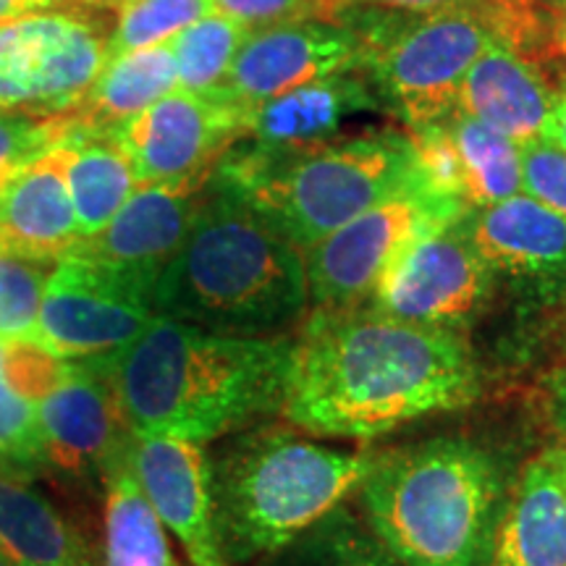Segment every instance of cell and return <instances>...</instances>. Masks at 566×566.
<instances>
[{"mask_svg":"<svg viewBox=\"0 0 566 566\" xmlns=\"http://www.w3.org/2000/svg\"><path fill=\"white\" fill-rule=\"evenodd\" d=\"M543 134H546L548 139H554L558 147H564V150H566V80H564L562 87L556 90L554 111H551Z\"/></svg>","mask_w":566,"mask_h":566,"instance_id":"cell-39","label":"cell"},{"mask_svg":"<svg viewBox=\"0 0 566 566\" xmlns=\"http://www.w3.org/2000/svg\"><path fill=\"white\" fill-rule=\"evenodd\" d=\"M564 449H566V446H564Z\"/></svg>","mask_w":566,"mask_h":566,"instance_id":"cell-41","label":"cell"},{"mask_svg":"<svg viewBox=\"0 0 566 566\" xmlns=\"http://www.w3.org/2000/svg\"><path fill=\"white\" fill-rule=\"evenodd\" d=\"M556 90L530 55L499 42L464 74L457 111L493 126L520 145L546 129Z\"/></svg>","mask_w":566,"mask_h":566,"instance_id":"cell-21","label":"cell"},{"mask_svg":"<svg viewBox=\"0 0 566 566\" xmlns=\"http://www.w3.org/2000/svg\"><path fill=\"white\" fill-rule=\"evenodd\" d=\"M103 566H181L132 462L105 483Z\"/></svg>","mask_w":566,"mask_h":566,"instance_id":"cell-25","label":"cell"},{"mask_svg":"<svg viewBox=\"0 0 566 566\" xmlns=\"http://www.w3.org/2000/svg\"><path fill=\"white\" fill-rule=\"evenodd\" d=\"M111 137L129 158L139 187L212 176L223 155L242 142V111L216 97L174 90Z\"/></svg>","mask_w":566,"mask_h":566,"instance_id":"cell-14","label":"cell"},{"mask_svg":"<svg viewBox=\"0 0 566 566\" xmlns=\"http://www.w3.org/2000/svg\"><path fill=\"white\" fill-rule=\"evenodd\" d=\"M247 32L239 21L212 11L171 40L179 90L212 97L223 87Z\"/></svg>","mask_w":566,"mask_h":566,"instance_id":"cell-28","label":"cell"},{"mask_svg":"<svg viewBox=\"0 0 566 566\" xmlns=\"http://www.w3.org/2000/svg\"><path fill=\"white\" fill-rule=\"evenodd\" d=\"M212 176L142 184L116 218L95 237L82 239L74 252L158 283L163 268L192 233L212 192Z\"/></svg>","mask_w":566,"mask_h":566,"instance_id":"cell-15","label":"cell"},{"mask_svg":"<svg viewBox=\"0 0 566 566\" xmlns=\"http://www.w3.org/2000/svg\"><path fill=\"white\" fill-rule=\"evenodd\" d=\"M386 111L365 71H349L242 111V142L268 150L313 147L342 137L354 118Z\"/></svg>","mask_w":566,"mask_h":566,"instance_id":"cell-18","label":"cell"},{"mask_svg":"<svg viewBox=\"0 0 566 566\" xmlns=\"http://www.w3.org/2000/svg\"><path fill=\"white\" fill-rule=\"evenodd\" d=\"M66 137V116L38 118L27 113H0V192L30 163L51 153Z\"/></svg>","mask_w":566,"mask_h":566,"instance_id":"cell-33","label":"cell"},{"mask_svg":"<svg viewBox=\"0 0 566 566\" xmlns=\"http://www.w3.org/2000/svg\"><path fill=\"white\" fill-rule=\"evenodd\" d=\"M409 132L373 129L296 150L237 142L212 176L300 250L420 181Z\"/></svg>","mask_w":566,"mask_h":566,"instance_id":"cell-5","label":"cell"},{"mask_svg":"<svg viewBox=\"0 0 566 566\" xmlns=\"http://www.w3.org/2000/svg\"><path fill=\"white\" fill-rule=\"evenodd\" d=\"M294 338H237L155 317L101 357L134 436L221 441L281 415Z\"/></svg>","mask_w":566,"mask_h":566,"instance_id":"cell-2","label":"cell"},{"mask_svg":"<svg viewBox=\"0 0 566 566\" xmlns=\"http://www.w3.org/2000/svg\"><path fill=\"white\" fill-rule=\"evenodd\" d=\"M480 370L462 334L378 310H310L292 342L281 417L321 438L370 441L478 399Z\"/></svg>","mask_w":566,"mask_h":566,"instance_id":"cell-1","label":"cell"},{"mask_svg":"<svg viewBox=\"0 0 566 566\" xmlns=\"http://www.w3.org/2000/svg\"><path fill=\"white\" fill-rule=\"evenodd\" d=\"M548 412L551 422L566 438V365L548 378Z\"/></svg>","mask_w":566,"mask_h":566,"instance_id":"cell-38","label":"cell"},{"mask_svg":"<svg viewBox=\"0 0 566 566\" xmlns=\"http://www.w3.org/2000/svg\"><path fill=\"white\" fill-rule=\"evenodd\" d=\"M108 6L113 11L116 0H0V21H9L32 11H45V9H66V6Z\"/></svg>","mask_w":566,"mask_h":566,"instance_id":"cell-37","label":"cell"},{"mask_svg":"<svg viewBox=\"0 0 566 566\" xmlns=\"http://www.w3.org/2000/svg\"><path fill=\"white\" fill-rule=\"evenodd\" d=\"M250 566H401L367 527L365 516L338 506L289 546Z\"/></svg>","mask_w":566,"mask_h":566,"instance_id":"cell-27","label":"cell"},{"mask_svg":"<svg viewBox=\"0 0 566 566\" xmlns=\"http://www.w3.org/2000/svg\"><path fill=\"white\" fill-rule=\"evenodd\" d=\"M365 48L344 21H289L247 34L216 101L247 111L310 82L363 71Z\"/></svg>","mask_w":566,"mask_h":566,"instance_id":"cell-13","label":"cell"},{"mask_svg":"<svg viewBox=\"0 0 566 566\" xmlns=\"http://www.w3.org/2000/svg\"><path fill=\"white\" fill-rule=\"evenodd\" d=\"M174 90L179 76L171 42L108 59L82 103L66 113L69 137H111Z\"/></svg>","mask_w":566,"mask_h":566,"instance_id":"cell-23","label":"cell"},{"mask_svg":"<svg viewBox=\"0 0 566 566\" xmlns=\"http://www.w3.org/2000/svg\"><path fill=\"white\" fill-rule=\"evenodd\" d=\"M342 21L363 40L365 76L407 132L451 116L472 63L499 42L509 45L493 19L472 11H401L352 3Z\"/></svg>","mask_w":566,"mask_h":566,"instance_id":"cell-7","label":"cell"},{"mask_svg":"<svg viewBox=\"0 0 566 566\" xmlns=\"http://www.w3.org/2000/svg\"><path fill=\"white\" fill-rule=\"evenodd\" d=\"M216 11L212 0H116L108 59L166 45L176 34Z\"/></svg>","mask_w":566,"mask_h":566,"instance_id":"cell-29","label":"cell"},{"mask_svg":"<svg viewBox=\"0 0 566 566\" xmlns=\"http://www.w3.org/2000/svg\"><path fill=\"white\" fill-rule=\"evenodd\" d=\"M443 126L457 150L462 200L470 208H488L522 195L520 147L514 139L462 111L446 116Z\"/></svg>","mask_w":566,"mask_h":566,"instance_id":"cell-26","label":"cell"},{"mask_svg":"<svg viewBox=\"0 0 566 566\" xmlns=\"http://www.w3.org/2000/svg\"><path fill=\"white\" fill-rule=\"evenodd\" d=\"M491 566H566V449L541 451L509 495Z\"/></svg>","mask_w":566,"mask_h":566,"instance_id":"cell-20","label":"cell"},{"mask_svg":"<svg viewBox=\"0 0 566 566\" xmlns=\"http://www.w3.org/2000/svg\"><path fill=\"white\" fill-rule=\"evenodd\" d=\"M111 30L101 6L0 21V113L59 118L74 111L108 63Z\"/></svg>","mask_w":566,"mask_h":566,"instance_id":"cell-8","label":"cell"},{"mask_svg":"<svg viewBox=\"0 0 566 566\" xmlns=\"http://www.w3.org/2000/svg\"><path fill=\"white\" fill-rule=\"evenodd\" d=\"M472 233V208L420 239L378 283L367 307L396 321L462 334L483 315L495 289Z\"/></svg>","mask_w":566,"mask_h":566,"instance_id":"cell-11","label":"cell"},{"mask_svg":"<svg viewBox=\"0 0 566 566\" xmlns=\"http://www.w3.org/2000/svg\"><path fill=\"white\" fill-rule=\"evenodd\" d=\"M0 566H13L11 562H9V558H6L3 554H0Z\"/></svg>","mask_w":566,"mask_h":566,"instance_id":"cell-40","label":"cell"},{"mask_svg":"<svg viewBox=\"0 0 566 566\" xmlns=\"http://www.w3.org/2000/svg\"><path fill=\"white\" fill-rule=\"evenodd\" d=\"M470 210L462 197L420 179L405 192L373 205L342 229L304 250L310 310L363 307L396 260Z\"/></svg>","mask_w":566,"mask_h":566,"instance_id":"cell-9","label":"cell"},{"mask_svg":"<svg viewBox=\"0 0 566 566\" xmlns=\"http://www.w3.org/2000/svg\"><path fill=\"white\" fill-rule=\"evenodd\" d=\"M0 554L13 566H97L90 535L27 483L0 472Z\"/></svg>","mask_w":566,"mask_h":566,"instance_id":"cell-22","label":"cell"},{"mask_svg":"<svg viewBox=\"0 0 566 566\" xmlns=\"http://www.w3.org/2000/svg\"><path fill=\"white\" fill-rule=\"evenodd\" d=\"M48 470L80 488H103L132 462L134 430L103 359H69L38 405Z\"/></svg>","mask_w":566,"mask_h":566,"instance_id":"cell-12","label":"cell"},{"mask_svg":"<svg viewBox=\"0 0 566 566\" xmlns=\"http://www.w3.org/2000/svg\"><path fill=\"white\" fill-rule=\"evenodd\" d=\"M357 6L401 11H472L493 19L514 51L527 55L533 48H543L533 0H349Z\"/></svg>","mask_w":566,"mask_h":566,"instance_id":"cell-32","label":"cell"},{"mask_svg":"<svg viewBox=\"0 0 566 566\" xmlns=\"http://www.w3.org/2000/svg\"><path fill=\"white\" fill-rule=\"evenodd\" d=\"M69 192L82 239L103 231L129 202L139 184L113 137H66Z\"/></svg>","mask_w":566,"mask_h":566,"instance_id":"cell-24","label":"cell"},{"mask_svg":"<svg viewBox=\"0 0 566 566\" xmlns=\"http://www.w3.org/2000/svg\"><path fill=\"white\" fill-rule=\"evenodd\" d=\"M82 242L69 192L66 145L53 147L0 192V247L59 263Z\"/></svg>","mask_w":566,"mask_h":566,"instance_id":"cell-19","label":"cell"},{"mask_svg":"<svg viewBox=\"0 0 566 566\" xmlns=\"http://www.w3.org/2000/svg\"><path fill=\"white\" fill-rule=\"evenodd\" d=\"M221 441L208 462L218 543L229 566H250L307 533L359 491L375 457L310 441L281 424Z\"/></svg>","mask_w":566,"mask_h":566,"instance_id":"cell-6","label":"cell"},{"mask_svg":"<svg viewBox=\"0 0 566 566\" xmlns=\"http://www.w3.org/2000/svg\"><path fill=\"white\" fill-rule=\"evenodd\" d=\"M51 260H34L0 247V342H34Z\"/></svg>","mask_w":566,"mask_h":566,"instance_id":"cell-31","label":"cell"},{"mask_svg":"<svg viewBox=\"0 0 566 566\" xmlns=\"http://www.w3.org/2000/svg\"><path fill=\"white\" fill-rule=\"evenodd\" d=\"M218 13L244 27L247 32L289 21H342L349 0H212Z\"/></svg>","mask_w":566,"mask_h":566,"instance_id":"cell-34","label":"cell"},{"mask_svg":"<svg viewBox=\"0 0 566 566\" xmlns=\"http://www.w3.org/2000/svg\"><path fill=\"white\" fill-rule=\"evenodd\" d=\"M543 51L566 61V0H533Z\"/></svg>","mask_w":566,"mask_h":566,"instance_id":"cell-36","label":"cell"},{"mask_svg":"<svg viewBox=\"0 0 566 566\" xmlns=\"http://www.w3.org/2000/svg\"><path fill=\"white\" fill-rule=\"evenodd\" d=\"M0 472L24 480L48 472L38 401L11 375L6 342H0Z\"/></svg>","mask_w":566,"mask_h":566,"instance_id":"cell-30","label":"cell"},{"mask_svg":"<svg viewBox=\"0 0 566 566\" xmlns=\"http://www.w3.org/2000/svg\"><path fill=\"white\" fill-rule=\"evenodd\" d=\"M132 467L142 491L192 566H229L221 554L202 443L174 436L134 438Z\"/></svg>","mask_w":566,"mask_h":566,"instance_id":"cell-17","label":"cell"},{"mask_svg":"<svg viewBox=\"0 0 566 566\" xmlns=\"http://www.w3.org/2000/svg\"><path fill=\"white\" fill-rule=\"evenodd\" d=\"M472 233L495 281L525 300H566V218L530 195L472 208Z\"/></svg>","mask_w":566,"mask_h":566,"instance_id":"cell-16","label":"cell"},{"mask_svg":"<svg viewBox=\"0 0 566 566\" xmlns=\"http://www.w3.org/2000/svg\"><path fill=\"white\" fill-rule=\"evenodd\" d=\"M357 493L367 527L401 566H491L512 495L499 459L467 438L375 454Z\"/></svg>","mask_w":566,"mask_h":566,"instance_id":"cell-4","label":"cell"},{"mask_svg":"<svg viewBox=\"0 0 566 566\" xmlns=\"http://www.w3.org/2000/svg\"><path fill=\"white\" fill-rule=\"evenodd\" d=\"M153 292L139 275L71 252L48 275L38 344L66 363L111 357L158 317Z\"/></svg>","mask_w":566,"mask_h":566,"instance_id":"cell-10","label":"cell"},{"mask_svg":"<svg viewBox=\"0 0 566 566\" xmlns=\"http://www.w3.org/2000/svg\"><path fill=\"white\" fill-rule=\"evenodd\" d=\"M155 313L237 338H281L310 313L304 252L212 181L192 233L163 268Z\"/></svg>","mask_w":566,"mask_h":566,"instance_id":"cell-3","label":"cell"},{"mask_svg":"<svg viewBox=\"0 0 566 566\" xmlns=\"http://www.w3.org/2000/svg\"><path fill=\"white\" fill-rule=\"evenodd\" d=\"M522 192L566 218V150L546 134L520 142Z\"/></svg>","mask_w":566,"mask_h":566,"instance_id":"cell-35","label":"cell"}]
</instances>
